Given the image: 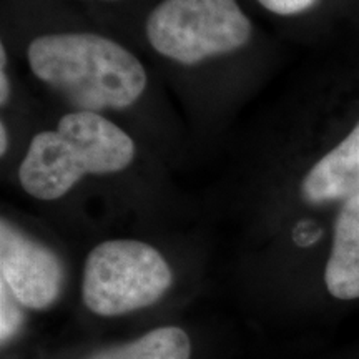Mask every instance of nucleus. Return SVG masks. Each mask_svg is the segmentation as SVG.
Here are the masks:
<instances>
[{"label":"nucleus","instance_id":"obj_6","mask_svg":"<svg viewBox=\"0 0 359 359\" xmlns=\"http://www.w3.org/2000/svg\"><path fill=\"white\" fill-rule=\"evenodd\" d=\"M299 193L309 205L344 201L359 193V120L338 145L308 170Z\"/></svg>","mask_w":359,"mask_h":359},{"label":"nucleus","instance_id":"obj_8","mask_svg":"<svg viewBox=\"0 0 359 359\" xmlns=\"http://www.w3.org/2000/svg\"><path fill=\"white\" fill-rule=\"evenodd\" d=\"M191 343L182 327L163 326L120 346L105 348L87 359H190Z\"/></svg>","mask_w":359,"mask_h":359},{"label":"nucleus","instance_id":"obj_7","mask_svg":"<svg viewBox=\"0 0 359 359\" xmlns=\"http://www.w3.org/2000/svg\"><path fill=\"white\" fill-rule=\"evenodd\" d=\"M325 285L336 299H359V193L344 200L336 215Z\"/></svg>","mask_w":359,"mask_h":359},{"label":"nucleus","instance_id":"obj_2","mask_svg":"<svg viewBox=\"0 0 359 359\" xmlns=\"http://www.w3.org/2000/svg\"><path fill=\"white\" fill-rule=\"evenodd\" d=\"M132 137L95 111L72 110L53 130L34 135L19 165V183L40 201L62 198L85 177H105L133 163Z\"/></svg>","mask_w":359,"mask_h":359},{"label":"nucleus","instance_id":"obj_13","mask_svg":"<svg viewBox=\"0 0 359 359\" xmlns=\"http://www.w3.org/2000/svg\"><path fill=\"white\" fill-rule=\"evenodd\" d=\"M102 2H114V0H102Z\"/></svg>","mask_w":359,"mask_h":359},{"label":"nucleus","instance_id":"obj_12","mask_svg":"<svg viewBox=\"0 0 359 359\" xmlns=\"http://www.w3.org/2000/svg\"><path fill=\"white\" fill-rule=\"evenodd\" d=\"M7 147H8V133H7L6 123L2 122V125H0V154H2V156L6 155Z\"/></svg>","mask_w":359,"mask_h":359},{"label":"nucleus","instance_id":"obj_3","mask_svg":"<svg viewBox=\"0 0 359 359\" xmlns=\"http://www.w3.org/2000/svg\"><path fill=\"white\" fill-rule=\"evenodd\" d=\"M251 34L253 25L238 0H161L145 22L150 47L182 65L240 50Z\"/></svg>","mask_w":359,"mask_h":359},{"label":"nucleus","instance_id":"obj_1","mask_svg":"<svg viewBox=\"0 0 359 359\" xmlns=\"http://www.w3.org/2000/svg\"><path fill=\"white\" fill-rule=\"evenodd\" d=\"M29 69L74 110H123L147 90L145 67L127 47L92 32H55L34 39Z\"/></svg>","mask_w":359,"mask_h":359},{"label":"nucleus","instance_id":"obj_5","mask_svg":"<svg viewBox=\"0 0 359 359\" xmlns=\"http://www.w3.org/2000/svg\"><path fill=\"white\" fill-rule=\"evenodd\" d=\"M0 273L17 302L39 311L50 308L64 286L57 255L7 219L0 224Z\"/></svg>","mask_w":359,"mask_h":359},{"label":"nucleus","instance_id":"obj_11","mask_svg":"<svg viewBox=\"0 0 359 359\" xmlns=\"http://www.w3.org/2000/svg\"><path fill=\"white\" fill-rule=\"evenodd\" d=\"M0 58H2V62H0V67H2V70H0V103H2V105H7L8 95H11V83H8V77L6 74L7 55L4 45L0 47Z\"/></svg>","mask_w":359,"mask_h":359},{"label":"nucleus","instance_id":"obj_9","mask_svg":"<svg viewBox=\"0 0 359 359\" xmlns=\"http://www.w3.org/2000/svg\"><path fill=\"white\" fill-rule=\"evenodd\" d=\"M20 306L22 304L11 293L6 283H0V309H2V316H0V338H2V344H7L13 336L19 333L22 321H24V314L20 311Z\"/></svg>","mask_w":359,"mask_h":359},{"label":"nucleus","instance_id":"obj_10","mask_svg":"<svg viewBox=\"0 0 359 359\" xmlns=\"http://www.w3.org/2000/svg\"><path fill=\"white\" fill-rule=\"evenodd\" d=\"M257 2L263 8H266L268 12L290 17L306 12L308 8H311L316 4V0H257Z\"/></svg>","mask_w":359,"mask_h":359},{"label":"nucleus","instance_id":"obj_4","mask_svg":"<svg viewBox=\"0 0 359 359\" xmlns=\"http://www.w3.org/2000/svg\"><path fill=\"white\" fill-rule=\"evenodd\" d=\"M172 283V268L154 246L138 240H109L85 259L82 299L98 316H122L155 304Z\"/></svg>","mask_w":359,"mask_h":359}]
</instances>
